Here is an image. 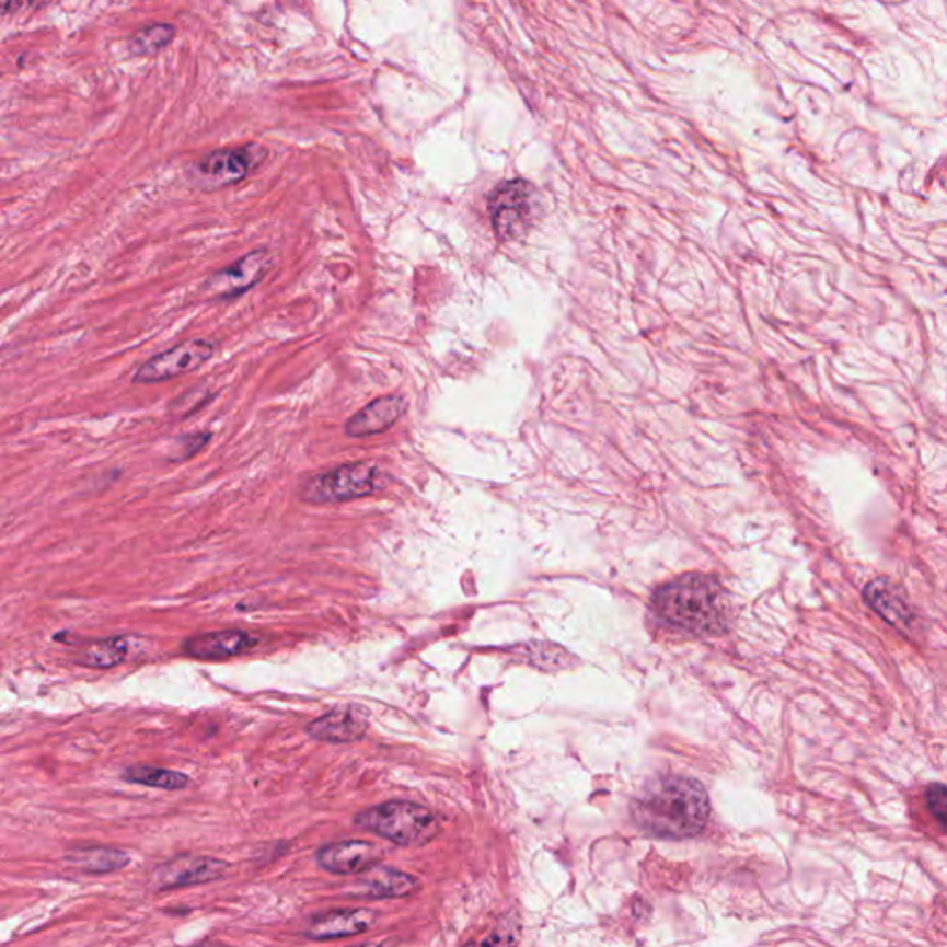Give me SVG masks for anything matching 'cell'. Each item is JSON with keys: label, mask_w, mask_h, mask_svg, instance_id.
<instances>
[{"label": "cell", "mask_w": 947, "mask_h": 947, "mask_svg": "<svg viewBox=\"0 0 947 947\" xmlns=\"http://www.w3.org/2000/svg\"><path fill=\"white\" fill-rule=\"evenodd\" d=\"M709 810V796L702 783L681 775L651 781L632 805L638 828L649 836L668 841H683L702 833Z\"/></svg>", "instance_id": "6da1fadb"}, {"label": "cell", "mask_w": 947, "mask_h": 947, "mask_svg": "<svg viewBox=\"0 0 947 947\" xmlns=\"http://www.w3.org/2000/svg\"><path fill=\"white\" fill-rule=\"evenodd\" d=\"M654 608L668 624L700 637H718L729 630L731 605L715 578L686 574L657 589Z\"/></svg>", "instance_id": "7a4b0ae2"}, {"label": "cell", "mask_w": 947, "mask_h": 947, "mask_svg": "<svg viewBox=\"0 0 947 947\" xmlns=\"http://www.w3.org/2000/svg\"><path fill=\"white\" fill-rule=\"evenodd\" d=\"M391 476L369 461H354L319 472L300 485L299 498L310 506L345 504L389 487Z\"/></svg>", "instance_id": "3957f363"}, {"label": "cell", "mask_w": 947, "mask_h": 947, "mask_svg": "<svg viewBox=\"0 0 947 947\" xmlns=\"http://www.w3.org/2000/svg\"><path fill=\"white\" fill-rule=\"evenodd\" d=\"M354 823L399 846H424L441 833V823L431 810L412 801H388L359 812Z\"/></svg>", "instance_id": "277c9868"}, {"label": "cell", "mask_w": 947, "mask_h": 947, "mask_svg": "<svg viewBox=\"0 0 947 947\" xmlns=\"http://www.w3.org/2000/svg\"><path fill=\"white\" fill-rule=\"evenodd\" d=\"M539 195L524 180H512L496 187L489 200L490 221L501 241L526 235L535 221Z\"/></svg>", "instance_id": "5b68a950"}, {"label": "cell", "mask_w": 947, "mask_h": 947, "mask_svg": "<svg viewBox=\"0 0 947 947\" xmlns=\"http://www.w3.org/2000/svg\"><path fill=\"white\" fill-rule=\"evenodd\" d=\"M219 345L213 339H189L171 346L169 350L160 351L131 376V383L152 385V383L171 382L174 378L192 374L213 359Z\"/></svg>", "instance_id": "8992f818"}, {"label": "cell", "mask_w": 947, "mask_h": 947, "mask_svg": "<svg viewBox=\"0 0 947 947\" xmlns=\"http://www.w3.org/2000/svg\"><path fill=\"white\" fill-rule=\"evenodd\" d=\"M273 265V252L268 251L267 246H257L232 265L215 270L213 275L204 281L200 291L215 302H232L259 286L267 278Z\"/></svg>", "instance_id": "52a82bcc"}, {"label": "cell", "mask_w": 947, "mask_h": 947, "mask_svg": "<svg viewBox=\"0 0 947 947\" xmlns=\"http://www.w3.org/2000/svg\"><path fill=\"white\" fill-rule=\"evenodd\" d=\"M263 158L265 150L257 145H249L243 149L215 150L195 168V180L204 189L238 184L262 163Z\"/></svg>", "instance_id": "ba28073f"}, {"label": "cell", "mask_w": 947, "mask_h": 947, "mask_svg": "<svg viewBox=\"0 0 947 947\" xmlns=\"http://www.w3.org/2000/svg\"><path fill=\"white\" fill-rule=\"evenodd\" d=\"M228 868L230 864L219 858L180 855L155 868L150 879V887L160 892L174 890V888L195 887V885L221 879Z\"/></svg>", "instance_id": "9c48e42d"}, {"label": "cell", "mask_w": 947, "mask_h": 947, "mask_svg": "<svg viewBox=\"0 0 947 947\" xmlns=\"http://www.w3.org/2000/svg\"><path fill=\"white\" fill-rule=\"evenodd\" d=\"M369 731V713L359 705H340L319 716L308 726L311 739L332 744H346L363 739Z\"/></svg>", "instance_id": "30bf717a"}, {"label": "cell", "mask_w": 947, "mask_h": 947, "mask_svg": "<svg viewBox=\"0 0 947 947\" xmlns=\"http://www.w3.org/2000/svg\"><path fill=\"white\" fill-rule=\"evenodd\" d=\"M259 638L241 630H224V632L204 633L189 637L184 643L185 656L198 661H227L232 657L243 656L256 648Z\"/></svg>", "instance_id": "8fae6325"}, {"label": "cell", "mask_w": 947, "mask_h": 947, "mask_svg": "<svg viewBox=\"0 0 947 947\" xmlns=\"http://www.w3.org/2000/svg\"><path fill=\"white\" fill-rule=\"evenodd\" d=\"M407 409L404 396L400 394H388L372 400L365 405L363 409L354 413L345 424V436L350 439H365V437L380 436L399 423L400 417Z\"/></svg>", "instance_id": "7c38bea8"}, {"label": "cell", "mask_w": 947, "mask_h": 947, "mask_svg": "<svg viewBox=\"0 0 947 947\" xmlns=\"http://www.w3.org/2000/svg\"><path fill=\"white\" fill-rule=\"evenodd\" d=\"M380 852L374 844L365 841H343L326 844L316 852V863L322 870L335 876L363 874L378 864Z\"/></svg>", "instance_id": "4fadbf2b"}, {"label": "cell", "mask_w": 947, "mask_h": 947, "mask_svg": "<svg viewBox=\"0 0 947 947\" xmlns=\"http://www.w3.org/2000/svg\"><path fill=\"white\" fill-rule=\"evenodd\" d=\"M372 909H340V911L324 912L311 917L305 927V938L311 940H337L348 936L363 935L376 924Z\"/></svg>", "instance_id": "5bb4252c"}, {"label": "cell", "mask_w": 947, "mask_h": 947, "mask_svg": "<svg viewBox=\"0 0 947 947\" xmlns=\"http://www.w3.org/2000/svg\"><path fill=\"white\" fill-rule=\"evenodd\" d=\"M420 882L417 877L404 874V871L393 870L382 864L370 866L369 870L361 874V879L358 882L359 894L383 900V898H407L415 894Z\"/></svg>", "instance_id": "9a60e30c"}, {"label": "cell", "mask_w": 947, "mask_h": 947, "mask_svg": "<svg viewBox=\"0 0 947 947\" xmlns=\"http://www.w3.org/2000/svg\"><path fill=\"white\" fill-rule=\"evenodd\" d=\"M864 600L881 619L887 620L890 626L898 627L901 632L911 626L914 620V613L901 597L900 590L888 584L887 579H876L866 585Z\"/></svg>", "instance_id": "2e32d148"}, {"label": "cell", "mask_w": 947, "mask_h": 947, "mask_svg": "<svg viewBox=\"0 0 947 947\" xmlns=\"http://www.w3.org/2000/svg\"><path fill=\"white\" fill-rule=\"evenodd\" d=\"M67 863L74 864L77 868L85 874H109V871L123 870L130 863L128 853L115 850V847H80L69 853Z\"/></svg>", "instance_id": "e0dca14e"}, {"label": "cell", "mask_w": 947, "mask_h": 947, "mask_svg": "<svg viewBox=\"0 0 947 947\" xmlns=\"http://www.w3.org/2000/svg\"><path fill=\"white\" fill-rule=\"evenodd\" d=\"M123 779L134 785L160 788V790H184L189 787V775L174 770L158 769V766H130L125 770Z\"/></svg>", "instance_id": "ac0fdd59"}, {"label": "cell", "mask_w": 947, "mask_h": 947, "mask_svg": "<svg viewBox=\"0 0 947 947\" xmlns=\"http://www.w3.org/2000/svg\"><path fill=\"white\" fill-rule=\"evenodd\" d=\"M128 657V638L112 637L90 644L78 659L80 665L90 668H114Z\"/></svg>", "instance_id": "d6986e66"}, {"label": "cell", "mask_w": 947, "mask_h": 947, "mask_svg": "<svg viewBox=\"0 0 947 947\" xmlns=\"http://www.w3.org/2000/svg\"><path fill=\"white\" fill-rule=\"evenodd\" d=\"M211 441L209 431H197V434H185L171 441L168 448V461L171 463H184L203 452Z\"/></svg>", "instance_id": "ffe728a7"}, {"label": "cell", "mask_w": 947, "mask_h": 947, "mask_svg": "<svg viewBox=\"0 0 947 947\" xmlns=\"http://www.w3.org/2000/svg\"><path fill=\"white\" fill-rule=\"evenodd\" d=\"M173 37V26H168V24H155V26L143 28V31L134 36V39H131V50L139 54V56L155 54L158 50L165 47Z\"/></svg>", "instance_id": "44dd1931"}, {"label": "cell", "mask_w": 947, "mask_h": 947, "mask_svg": "<svg viewBox=\"0 0 947 947\" xmlns=\"http://www.w3.org/2000/svg\"><path fill=\"white\" fill-rule=\"evenodd\" d=\"M925 805L929 809L931 817L940 825L942 831L947 833V787L946 785H931L925 790Z\"/></svg>", "instance_id": "7402d4cb"}, {"label": "cell", "mask_w": 947, "mask_h": 947, "mask_svg": "<svg viewBox=\"0 0 947 947\" xmlns=\"http://www.w3.org/2000/svg\"><path fill=\"white\" fill-rule=\"evenodd\" d=\"M32 0H2V12L8 15L10 12H18L21 8L26 7Z\"/></svg>", "instance_id": "603a6c76"}]
</instances>
